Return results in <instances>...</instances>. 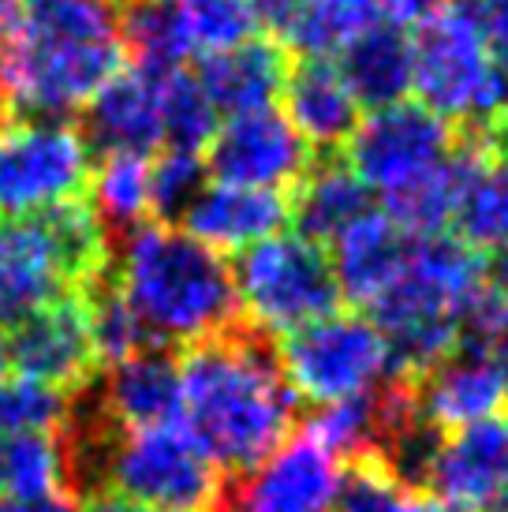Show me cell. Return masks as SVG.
Listing matches in <instances>:
<instances>
[{
	"instance_id": "obj_1",
	"label": "cell",
	"mask_w": 508,
	"mask_h": 512,
	"mask_svg": "<svg viewBox=\"0 0 508 512\" xmlns=\"http://www.w3.org/2000/svg\"><path fill=\"white\" fill-rule=\"evenodd\" d=\"M180 423L217 468H251L296 423V393L281 359L254 329L191 344L180 363Z\"/></svg>"
},
{
	"instance_id": "obj_2",
	"label": "cell",
	"mask_w": 508,
	"mask_h": 512,
	"mask_svg": "<svg viewBox=\"0 0 508 512\" xmlns=\"http://www.w3.org/2000/svg\"><path fill=\"white\" fill-rule=\"evenodd\" d=\"M23 23L0 49L12 120H71L120 68L116 8L105 0H19Z\"/></svg>"
},
{
	"instance_id": "obj_3",
	"label": "cell",
	"mask_w": 508,
	"mask_h": 512,
	"mask_svg": "<svg viewBox=\"0 0 508 512\" xmlns=\"http://www.w3.org/2000/svg\"><path fill=\"white\" fill-rule=\"evenodd\" d=\"M113 281L161 344L210 341L240 314L225 255L165 221H146L113 243Z\"/></svg>"
},
{
	"instance_id": "obj_4",
	"label": "cell",
	"mask_w": 508,
	"mask_h": 512,
	"mask_svg": "<svg viewBox=\"0 0 508 512\" xmlns=\"http://www.w3.org/2000/svg\"><path fill=\"white\" fill-rule=\"evenodd\" d=\"M486 273L490 255L460 236H411L400 270L367 307L404 378H419L464 344V314L486 285Z\"/></svg>"
},
{
	"instance_id": "obj_5",
	"label": "cell",
	"mask_w": 508,
	"mask_h": 512,
	"mask_svg": "<svg viewBox=\"0 0 508 512\" xmlns=\"http://www.w3.org/2000/svg\"><path fill=\"white\" fill-rule=\"evenodd\" d=\"M411 90L456 131L508 120V75L497 68L467 0H452L411 34Z\"/></svg>"
},
{
	"instance_id": "obj_6",
	"label": "cell",
	"mask_w": 508,
	"mask_h": 512,
	"mask_svg": "<svg viewBox=\"0 0 508 512\" xmlns=\"http://www.w3.org/2000/svg\"><path fill=\"white\" fill-rule=\"evenodd\" d=\"M236 307L254 333H296L340 311V285L329 251L299 232H277L240 251L232 266Z\"/></svg>"
},
{
	"instance_id": "obj_7",
	"label": "cell",
	"mask_w": 508,
	"mask_h": 512,
	"mask_svg": "<svg viewBox=\"0 0 508 512\" xmlns=\"http://www.w3.org/2000/svg\"><path fill=\"white\" fill-rule=\"evenodd\" d=\"M277 359L296 400H311L318 408L370 397L393 378H404L385 333L367 314H325L288 333Z\"/></svg>"
},
{
	"instance_id": "obj_8",
	"label": "cell",
	"mask_w": 508,
	"mask_h": 512,
	"mask_svg": "<svg viewBox=\"0 0 508 512\" xmlns=\"http://www.w3.org/2000/svg\"><path fill=\"white\" fill-rule=\"evenodd\" d=\"M90 146L75 120H8L0 124V214L34 217L60 202L83 199Z\"/></svg>"
},
{
	"instance_id": "obj_9",
	"label": "cell",
	"mask_w": 508,
	"mask_h": 512,
	"mask_svg": "<svg viewBox=\"0 0 508 512\" xmlns=\"http://www.w3.org/2000/svg\"><path fill=\"white\" fill-rule=\"evenodd\" d=\"M460 146V131L419 101L374 109L359 120L344 143L348 169L370 187V195H396L445 165Z\"/></svg>"
},
{
	"instance_id": "obj_10",
	"label": "cell",
	"mask_w": 508,
	"mask_h": 512,
	"mask_svg": "<svg viewBox=\"0 0 508 512\" xmlns=\"http://www.w3.org/2000/svg\"><path fill=\"white\" fill-rule=\"evenodd\" d=\"M314 157L318 154L307 146V139L277 109L228 116L225 128L213 131L210 146L202 150L206 172L217 176V184L262 187L281 195H292Z\"/></svg>"
},
{
	"instance_id": "obj_11",
	"label": "cell",
	"mask_w": 508,
	"mask_h": 512,
	"mask_svg": "<svg viewBox=\"0 0 508 512\" xmlns=\"http://www.w3.org/2000/svg\"><path fill=\"white\" fill-rule=\"evenodd\" d=\"M344 460L303 430L243 468L228 490V512H337Z\"/></svg>"
},
{
	"instance_id": "obj_12",
	"label": "cell",
	"mask_w": 508,
	"mask_h": 512,
	"mask_svg": "<svg viewBox=\"0 0 508 512\" xmlns=\"http://www.w3.org/2000/svg\"><path fill=\"white\" fill-rule=\"evenodd\" d=\"M0 363L8 374L53 385L68 397L79 393L98 367L83 296L60 299L53 307H45L42 314L8 329V341L0 348Z\"/></svg>"
},
{
	"instance_id": "obj_13",
	"label": "cell",
	"mask_w": 508,
	"mask_h": 512,
	"mask_svg": "<svg viewBox=\"0 0 508 512\" xmlns=\"http://www.w3.org/2000/svg\"><path fill=\"white\" fill-rule=\"evenodd\" d=\"M505 483L508 412H497L464 430L441 434L423 475V486H430V498H438L452 512L494 509V501L505 490Z\"/></svg>"
},
{
	"instance_id": "obj_14",
	"label": "cell",
	"mask_w": 508,
	"mask_h": 512,
	"mask_svg": "<svg viewBox=\"0 0 508 512\" xmlns=\"http://www.w3.org/2000/svg\"><path fill=\"white\" fill-rule=\"evenodd\" d=\"M79 296L42 214L0 225V329L27 322L60 299Z\"/></svg>"
},
{
	"instance_id": "obj_15",
	"label": "cell",
	"mask_w": 508,
	"mask_h": 512,
	"mask_svg": "<svg viewBox=\"0 0 508 512\" xmlns=\"http://www.w3.org/2000/svg\"><path fill=\"white\" fill-rule=\"evenodd\" d=\"M75 128L90 154H154L161 146V75L120 68L101 86Z\"/></svg>"
},
{
	"instance_id": "obj_16",
	"label": "cell",
	"mask_w": 508,
	"mask_h": 512,
	"mask_svg": "<svg viewBox=\"0 0 508 512\" xmlns=\"http://www.w3.org/2000/svg\"><path fill=\"white\" fill-rule=\"evenodd\" d=\"M415 385V408L419 419L434 434L464 430L479 419L501 412L505 404V382L497 374L490 352L460 344L452 356H445L438 367L411 378Z\"/></svg>"
},
{
	"instance_id": "obj_17",
	"label": "cell",
	"mask_w": 508,
	"mask_h": 512,
	"mask_svg": "<svg viewBox=\"0 0 508 512\" xmlns=\"http://www.w3.org/2000/svg\"><path fill=\"white\" fill-rule=\"evenodd\" d=\"M184 232L213 251H247L254 243L277 236L288 221V195L262 187L206 184L187 206Z\"/></svg>"
},
{
	"instance_id": "obj_18",
	"label": "cell",
	"mask_w": 508,
	"mask_h": 512,
	"mask_svg": "<svg viewBox=\"0 0 508 512\" xmlns=\"http://www.w3.org/2000/svg\"><path fill=\"white\" fill-rule=\"evenodd\" d=\"M90 404L113 430L172 423L180 419V363L150 344L113 363Z\"/></svg>"
},
{
	"instance_id": "obj_19",
	"label": "cell",
	"mask_w": 508,
	"mask_h": 512,
	"mask_svg": "<svg viewBox=\"0 0 508 512\" xmlns=\"http://www.w3.org/2000/svg\"><path fill=\"white\" fill-rule=\"evenodd\" d=\"M288 49L269 38H251L243 45L206 53L191 75L210 98L217 116H247L273 109L288 79Z\"/></svg>"
},
{
	"instance_id": "obj_20",
	"label": "cell",
	"mask_w": 508,
	"mask_h": 512,
	"mask_svg": "<svg viewBox=\"0 0 508 512\" xmlns=\"http://www.w3.org/2000/svg\"><path fill=\"white\" fill-rule=\"evenodd\" d=\"M284 109L288 124L318 150H344L359 128V101L348 90L333 57H299L284 79Z\"/></svg>"
},
{
	"instance_id": "obj_21",
	"label": "cell",
	"mask_w": 508,
	"mask_h": 512,
	"mask_svg": "<svg viewBox=\"0 0 508 512\" xmlns=\"http://www.w3.org/2000/svg\"><path fill=\"white\" fill-rule=\"evenodd\" d=\"M329 247H333L329 262L337 273L340 296L370 307L381 288L393 281V273L400 270V262L411 247V236L381 210H370L344 228Z\"/></svg>"
},
{
	"instance_id": "obj_22",
	"label": "cell",
	"mask_w": 508,
	"mask_h": 512,
	"mask_svg": "<svg viewBox=\"0 0 508 512\" xmlns=\"http://www.w3.org/2000/svg\"><path fill=\"white\" fill-rule=\"evenodd\" d=\"M288 210L303 240L329 247L352 221L374 210V195L344 157H314L307 176L288 195Z\"/></svg>"
},
{
	"instance_id": "obj_23",
	"label": "cell",
	"mask_w": 508,
	"mask_h": 512,
	"mask_svg": "<svg viewBox=\"0 0 508 512\" xmlns=\"http://www.w3.org/2000/svg\"><path fill=\"white\" fill-rule=\"evenodd\" d=\"M337 68L359 105H400L411 94V38L396 23H378L340 49Z\"/></svg>"
},
{
	"instance_id": "obj_24",
	"label": "cell",
	"mask_w": 508,
	"mask_h": 512,
	"mask_svg": "<svg viewBox=\"0 0 508 512\" xmlns=\"http://www.w3.org/2000/svg\"><path fill=\"white\" fill-rule=\"evenodd\" d=\"M116 30H120L124 57L135 60L139 72L172 75L195 53L176 0H120Z\"/></svg>"
},
{
	"instance_id": "obj_25",
	"label": "cell",
	"mask_w": 508,
	"mask_h": 512,
	"mask_svg": "<svg viewBox=\"0 0 508 512\" xmlns=\"http://www.w3.org/2000/svg\"><path fill=\"white\" fill-rule=\"evenodd\" d=\"M86 202L105 228L109 243L154 221V195H150V157L146 154H105L98 169H90Z\"/></svg>"
},
{
	"instance_id": "obj_26",
	"label": "cell",
	"mask_w": 508,
	"mask_h": 512,
	"mask_svg": "<svg viewBox=\"0 0 508 512\" xmlns=\"http://www.w3.org/2000/svg\"><path fill=\"white\" fill-rule=\"evenodd\" d=\"M71 490L64 434H4L0 430V501L27 505Z\"/></svg>"
},
{
	"instance_id": "obj_27",
	"label": "cell",
	"mask_w": 508,
	"mask_h": 512,
	"mask_svg": "<svg viewBox=\"0 0 508 512\" xmlns=\"http://www.w3.org/2000/svg\"><path fill=\"white\" fill-rule=\"evenodd\" d=\"M385 19L381 0H303L292 30L281 38L299 57H333Z\"/></svg>"
},
{
	"instance_id": "obj_28",
	"label": "cell",
	"mask_w": 508,
	"mask_h": 512,
	"mask_svg": "<svg viewBox=\"0 0 508 512\" xmlns=\"http://www.w3.org/2000/svg\"><path fill=\"white\" fill-rule=\"evenodd\" d=\"M86 303V322H90V341H94V356L98 363L113 367L120 359L135 356L142 348H150V333L139 322V314L131 311V303L113 281V266L105 277H98L94 285L79 292Z\"/></svg>"
},
{
	"instance_id": "obj_29",
	"label": "cell",
	"mask_w": 508,
	"mask_h": 512,
	"mask_svg": "<svg viewBox=\"0 0 508 512\" xmlns=\"http://www.w3.org/2000/svg\"><path fill=\"white\" fill-rule=\"evenodd\" d=\"M217 131V109L191 72L161 75V146L202 154Z\"/></svg>"
},
{
	"instance_id": "obj_30",
	"label": "cell",
	"mask_w": 508,
	"mask_h": 512,
	"mask_svg": "<svg viewBox=\"0 0 508 512\" xmlns=\"http://www.w3.org/2000/svg\"><path fill=\"white\" fill-rule=\"evenodd\" d=\"M68 419V393L8 374V370L0 374V430L4 434H64Z\"/></svg>"
},
{
	"instance_id": "obj_31",
	"label": "cell",
	"mask_w": 508,
	"mask_h": 512,
	"mask_svg": "<svg viewBox=\"0 0 508 512\" xmlns=\"http://www.w3.org/2000/svg\"><path fill=\"white\" fill-rule=\"evenodd\" d=\"M419 490L408 486L381 456H363L344 468L337 512H411Z\"/></svg>"
},
{
	"instance_id": "obj_32",
	"label": "cell",
	"mask_w": 508,
	"mask_h": 512,
	"mask_svg": "<svg viewBox=\"0 0 508 512\" xmlns=\"http://www.w3.org/2000/svg\"><path fill=\"white\" fill-rule=\"evenodd\" d=\"M176 8L184 15L195 49H206V53L243 45L258 34L254 0H176Z\"/></svg>"
},
{
	"instance_id": "obj_33",
	"label": "cell",
	"mask_w": 508,
	"mask_h": 512,
	"mask_svg": "<svg viewBox=\"0 0 508 512\" xmlns=\"http://www.w3.org/2000/svg\"><path fill=\"white\" fill-rule=\"evenodd\" d=\"M206 161L202 154H184V150H165L150 161V195H154V221H180L195 195L206 187Z\"/></svg>"
},
{
	"instance_id": "obj_34",
	"label": "cell",
	"mask_w": 508,
	"mask_h": 512,
	"mask_svg": "<svg viewBox=\"0 0 508 512\" xmlns=\"http://www.w3.org/2000/svg\"><path fill=\"white\" fill-rule=\"evenodd\" d=\"M482 30V42L497 60V68L508 75V0H467Z\"/></svg>"
},
{
	"instance_id": "obj_35",
	"label": "cell",
	"mask_w": 508,
	"mask_h": 512,
	"mask_svg": "<svg viewBox=\"0 0 508 512\" xmlns=\"http://www.w3.org/2000/svg\"><path fill=\"white\" fill-rule=\"evenodd\" d=\"M445 4H452V0H381V8H385V15L393 19L396 27L400 23H423L434 12H441Z\"/></svg>"
},
{
	"instance_id": "obj_36",
	"label": "cell",
	"mask_w": 508,
	"mask_h": 512,
	"mask_svg": "<svg viewBox=\"0 0 508 512\" xmlns=\"http://www.w3.org/2000/svg\"><path fill=\"white\" fill-rule=\"evenodd\" d=\"M83 512H150L135 505V501L120 498V494H109V490H98V494H90V501L83 505Z\"/></svg>"
},
{
	"instance_id": "obj_37",
	"label": "cell",
	"mask_w": 508,
	"mask_h": 512,
	"mask_svg": "<svg viewBox=\"0 0 508 512\" xmlns=\"http://www.w3.org/2000/svg\"><path fill=\"white\" fill-rule=\"evenodd\" d=\"M19 512H83V509H79V501H75L71 490H60V494H49V498L19 505Z\"/></svg>"
},
{
	"instance_id": "obj_38",
	"label": "cell",
	"mask_w": 508,
	"mask_h": 512,
	"mask_svg": "<svg viewBox=\"0 0 508 512\" xmlns=\"http://www.w3.org/2000/svg\"><path fill=\"white\" fill-rule=\"evenodd\" d=\"M19 19H23V12H19V0H0V49H4V45H8V38L19 30Z\"/></svg>"
},
{
	"instance_id": "obj_39",
	"label": "cell",
	"mask_w": 508,
	"mask_h": 512,
	"mask_svg": "<svg viewBox=\"0 0 508 512\" xmlns=\"http://www.w3.org/2000/svg\"><path fill=\"white\" fill-rule=\"evenodd\" d=\"M490 359H494L497 374H501V382H505V400H508V333L490 348Z\"/></svg>"
},
{
	"instance_id": "obj_40",
	"label": "cell",
	"mask_w": 508,
	"mask_h": 512,
	"mask_svg": "<svg viewBox=\"0 0 508 512\" xmlns=\"http://www.w3.org/2000/svg\"><path fill=\"white\" fill-rule=\"evenodd\" d=\"M411 512H452L449 505H441L438 498H423V494H419V501H415V509Z\"/></svg>"
},
{
	"instance_id": "obj_41",
	"label": "cell",
	"mask_w": 508,
	"mask_h": 512,
	"mask_svg": "<svg viewBox=\"0 0 508 512\" xmlns=\"http://www.w3.org/2000/svg\"><path fill=\"white\" fill-rule=\"evenodd\" d=\"M12 120V105H8V94H4V83H0V124Z\"/></svg>"
},
{
	"instance_id": "obj_42",
	"label": "cell",
	"mask_w": 508,
	"mask_h": 512,
	"mask_svg": "<svg viewBox=\"0 0 508 512\" xmlns=\"http://www.w3.org/2000/svg\"><path fill=\"white\" fill-rule=\"evenodd\" d=\"M494 512H508V483H505V490L497 494V501H494Z\"/></svg>"
},
{
	"instance_id": "obj_43",
	"label": "cell",
	"mask_w": 508,
	"mask_h": 512,
	"mask_svg": "<svg viewBox=\"0 0 508 512\" xmlns=\"http://www.w3.org/2000/svg\"><path fill=\"white\" fill-rule=\"evenodd\" d=\"M0 512H19V505H12V501H0Z\"/></svg>"
},
{
	"instance_id": "obj_44",
	"label": "cell",
	"mask_w": 508,
	"mask_h": 512,
	"mask_svg": "<svg viewBox=\"0 0 508 512\" xmlns=\"http://www.w3.org/2000/svg\"><path fill=\"white\" fill-rule=\"evenodd\" d=\"M105 4H120V0H105Z\"/></svg>"
},
{
	"instance_id": "obj_45",
	"label": "cell",
	"mask_w": 508,
	"mask_h": 512,
	"mask_svg": "<svg viewBox=\"0 0 508 512\" xmlns=\"http://www.w3.org/2000/svg\"><path fill=\"white\" fill-rule=\"evenodd\" d=\"M0 374H4V367H0Z\"/></svg>"
},
{
	"instance_id": "obj_46",
	"label": "cell",
	"mask_w": 508,
	"mask_h": 512,
	"mask_svg": "<svg viewBox=\"0 0 508 512\" xmlns=\"http://www.w3.org/2000/svg\"><path fill=\"white\" fill-rule=\"evenodd\" d=\"M0 367H4V363H0Z\"/></svg>"
}]
</instances>
